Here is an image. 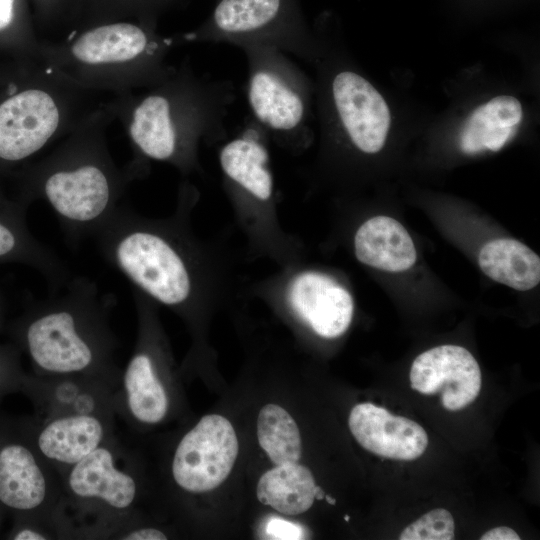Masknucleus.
<instances>
[{"label":"nucleus","instance_id":"obj_12","mask_svg":"<svg viewBox=\"0 0 540 540\" xmlns=\"http://www.w3.org/2000/svg\"><path fill=\"white\" fill-rule=\"evenodd\" d=\"M238 455V439L228 419L203 416L177 443L171 476L184 492L199 494L218 487L230 474Z\"/></svg>","mask_w":540,"mask_h":540},{"label":"nucleus","instance_id":"obj_22","mask_svg":"<svg viewBox=\"0 0 540 540\" xmlns=\"http://www.w3.org/2000/svg\"><path fill=\"white\" fill-rule=\"evenodd\" d=\"M481 270L492 280L519 291L540 282V258L525 244L514 239H495L480 250Z\"/></svg>","mask_w":540,"mask_h":540},{"label":"nucleus","instance_id":"obj_23","mask_svg":"<svg viewBox=\"0 0 540 540\" xmlns=\"http://www.w3.org/2000/svg\"><path fill=\"white\" fill-rule=\"evenodd\" d=\"M317 488L312 472L296 462L276 465L265 472L256 494L262 504L286 515H297L312 506Z\"/></svg>","mask_w":540,"mask_h":540},{"label":"nucleus","instance_id":"obj_10","mask_svg":"<svg viewBox=\"0 0 540 540\" xmlns=\"http://www.w3.org/2000/svg\"><path fill=\"white\" fill-rule=\"evenodd\" d=\"M60 494L59 475L41 457L19 417L0 412V507L5 514L38 521L56 535Z\"/></svg>","mask_w":540,"mask_h":540},{"label":"nucleus","instance_id":"obj_30","mask_svg":"<svg viewBox=\"0 0 540 540\" xmlns=\"http://www.w3.org/2000/svg\"><path fill=\"white\" fill-rule=\"evenodd\" d=\"M265 530L271 539L299 540L306 538L305 529L301 525L277 517L269 519Z\"/></svg>","mask_w":540,"mask_h":540},{"label":"nucleus","instance_id":"obj_31","mask_svg":"<svg viewBox=\"0 0 540 540\" xmlns=\"http://www.w3.org/2000/svg\"><path fill=\"white\" fill-rule=\"evenodd\" d=\"M168 536L161 529L133 523L117 532L113 539L119 540H165Z\"/></svg>","mask_w":540,"mask_h":540},{"label":"nucleus","instance_id":"obj_8","mask_svg":"<svg viewBox=\"0 0 540 540\" xmlns=\"http://www.w3.org/2000/svg\"><path fill=\"white\" fill-rule=\"evenodd\" d=\"M174 36L178 46L206 42L240 48L262 44L305 59L314 54L299 0H216L199 26Z\"/></svg>","mask_w":540,"mask_h":540},{"label":"nucleus","instance_id":"obj_9","mask_svg":"<svg viewBox=\"0 0 540 540\" xmlns=\"http://www.w3.org/2000/svg\"><path fill=\"white\" fill-rule=\"evenodd\" d=\"M247 63V100L253 120L276 140L296 146L308 131L309 85L278 48L241 46Z\"/></svg>","mask_w":540,"mask_h":540},{"label":"nucleus","instance_id":"obj_3","mask_svg":"<svg viewBox=\"0 0 540 540\" xmlns=\"http://www.w3.org/2000/svg\"><path fill=\"white\" fill-rule=\"evenodd\" d=\"M115 304L113 294L101 293L85 276L70 278L60 293L35 304L14 331L33 373L96 377L119 387L120 343L111 326Z\"/></svg>","mask_w":540,"mask_h":540},{"label":"nucleus","instance_id":"obj_34","mask_svg":"<svg viewBox=\"0 0 540 540\" xmlns=\"http://www.w3.org/2000/svg\"><path fill=\"white\" fill-rule=\"evenodd\" d=\"M324 498L331 505H334L336 503V500L334 498H332L330 495H325Z\"/></svg>","mask_w":540,"mask_h":540},{"label":"nucleus","instance_id":"obj_11","mask_svg":"<svg viewBox=\"0 0 540 540\" xmlns=\"http://www.w3.org/2000/svg\"><path fill=\"white\" fill-rule=\"evenodd\" d=\"M133 297L139 318L138 340L115 392V413L131 426H150L166 418L170 397L159 372L149 303L136 288Z\"/></svg>","mask_w":540,"mask_h":540},{"label":"nucleus","instance_id":"obj_5","mask_svg":"<svg viewBox=\"0 0 540 540\" xmlns=\"http://www.w3.org/2000/svg\"><path fill=\"white\" fill-rule=\"evenodd\" d=\"M175 36L157 27L118 19L75 30L59 40L40 39L38 60L83 88L108 95L147 89L176 70L167 56Z\"/></svg>","mask_w":540,"mask_h":540},{"label":"nucleus","instance_id":"obj_4","mask_svg":"<svg viewBox=\"0 0 540 540\" xmlns=\"http://www.w3.org/2000/svg\"><path fill=\"white\" fill-rule=\"evenodd\" d=\"M113 96L83 88L39 60L0 56V168L62 140Z\"/></svg>","mask_w":540,"mask_h":540},{"label":"nucleus","instance_id":"obj_7","mask_svg":"<svg viewBox=\"0 0 540 540\" xmlns=\"http://www.w3.org/2000/svg\"><path fill=\"white\" fill-rule=\"evenodd\" d=\"M92 236L104 260L141 293L172 308L190 303L191 260L170 227L145 220L120 203Z\"/></svg>","mask_w":540,"mask_h":540},{"label":"nucleus","instance_id":"obj_29","mask_svg":"<svg viewBox=\"0 0 540 540\" xmlns=\"http://www.w3.org/2000/svg\"><path fill=\"white\" fill-rule=\"evenodd\" d=\"M10 540H51L55 533L46 525L31 519H12V526L5 534Z\"/></svg>","mask_w":540,"mask_h":540},{"label":"nucleus","instance_id":"obj_26","mask_svg":"<svg viewBox=\"0 0 540 540\" xmlns=\"http://www.w3.org/2000/svg\"><path fill=\"white\" fill-rule=\"evenodd\" d=\"M174 0H89L80 28L100 22L136 17V21L157 27L158 14Z\"/></svg>","mask_w":540,"mask_h":540},{"label":"nucleus","instance_id":"obj_16","mask_svg":"<svg viewBox=\"0 0 540 540\" xmlns=\"http://www.w3.org/2000/svg\"><path fill=\"white\" fill-rule=\"evenodd\" d=\"M118 387L89 376H39L24 374L20 393L32 403L39 418L56 415L97 414L116 416Z\"/></svg>","mask_w":540,"mask_h":540},{"label":"nucleus","instance_id":"obj_35","mask_svg":"<svg viewBox=\"0 0 540 540\" xmlns=\"http://www.w3.org/2000/svg\"><path fill=\"white\" fill-rule=\"evenodd\" d=\"M6 514L5 512L3 511V509L0 507V528L2 526V523H3V520L5 518Z\"/></svg>","mask_w":540,"mask_h":540},{"label":"nucleus","instance_id":"obj_28","mask_svg":"<svg viewBox=\"0 0 540 540\" xmlns=\"http://www.w3.org/2000/svg\"><path fill=\"white\" fill-rule=\"evenodd\" d=\"M24 374L18 352L0 346V402L9 394L20 393Z\"/></svg>","mask_w":540,"mask_h":540},{"label":"nucleus","instance_id":"obj_15","mask_svg":"<svg viewBox=\"0 0 540 540\" xmlns=\"http://www.w3.org/2000/svg\"><path fill=\"white\" fill-rule=\"evenodd\" d=\"M411 387L419 393H442V405L450 411L471 404L481 389L480 367L464 347L441 345L415 358L410 370Z\"/></svg>","mask_w":540,"mask_h":540},{"label":"nucleus","instance_id":"obj_18","mask_svg":"<svg viewBox=\"0 0 540 540\" xmlns=\"http://www.w3.org/2000/svg\"><path fill=\"white\" fill-rule=\"evenodd\" d=\"M348 424L357 442L381 457L414 460L425 452L428 445L427 433L418 423L393 415L372 403L355 405Z\"/></svg>","mask_w":540,"mask_h":540},{"label":"nucleus","instance_id":"obj_17","mask_svg":"<svg viewBox=\"0 0 540 540\" xmlns=\"http://www.w3.org/2000/svg\"><path fill=\"white\" fill-rule=\"evenodd\" d=\"M288 301L295 314L324 338L346 332L353 317L350 293L337 281L319 272H303L288 287Z\"/></svg>","mask_w":540,"mask_h":540},{"label":"nucleus","instance_id":"obj_19","mask_svg":"<svg viewBox=\"0 0 540 540\" xmlns=\"http://www.w3.org/2000/svg\"><path fill=\"white\" fill-rule=\"evenodd\" d=\"M235 138L219 151V163L229 183L258 201H268L273 194L267 132L253 119Z\"/></svg>","mask_w":540,"mask_h":540},{"label":"nucleus","instance_id":"obj_24","mask_svg":"<svg viewBox=\"0 0 540 540\" xmlns=\"http://www.w3.org/2000/svg\"><path fill=\"white\" fill-rule=\"evenodd\" d=\"M257 436L261 448L276 464L296 463L302 453L298 426L281 406L267 404L259 412Z\"/></svg>","mask_w":540,"mask_h":540},{"label":"nucleus","instance_id":"obj_1","mask_svg":"<svg viewBox=\"0 0 540 540\" xmlns=\"http://www.w3.org/2000/svg\"><path fill=\"white\" fill-rule=\"evenodd\" d=\"M109 101L21 173L24 199L50 206L72 244L92 236L144 172L145 163L135 159L123 167L114 161L107 140L115 121Z\"/></svg>","mask_w":540,"mask_h":540},{"label":"nucleus","instance_id":"obj_6","mask_svg":"<svg viewBox=\"0 0 540 540\" xmlns=\"http://www.w3.org/2000/svg\"><path fill=\"white\" fill-rule=\"evenodd\" d=\"M117 435L59 475L58 539H113L136 523L140 483Z\"/></svg>","mask_w":540,"mask_h":540},{"label":"nucleus","instance_id":"obj_2","mask_svg":"<svg viewBox=\"0 0 540 540\" xmlns=\"http://www.w3.org/2000/svg\"><path fill=\"white\" fill-rule=\"evenodd\" d=\"M235 97L231 81L198 75L186 57L165 81L114 95L109 105L126 130L133 159L168 162L187 172L201 140L225 135Z\"/></svg>","mask_w":540,"mask_h":540},{"label":"nucleus","instance_id":"obj_14","mask_svg":"<svg viewBox=\"0 0 540 540\" xmlns=\"http://www.w3.org/2000/svg\"><path fill=\"white\" fill-rule=\"evenodd\" d=\"M19 420L41 457L58 475L116 435L114 416L32 415Z\"/></svg>","mask_w":540,"mask_h":540},{"label":"nucleus","instance_id":"obj_27","mask_svg":"<svg viewBox=\"0 0 540 540\" xmlns=\"http://www.w3.org/2000/svg\"><path fill=\"white\" fill-rule=\"evenodd\" d=\"M455 523L448 510L438 508L427 512L408 525L399 536L400 540H452Z\"/></svg>","mask_w":540,"mask_h":540},{"label":"nucleus","instance_id":"obj_13","mask_svg":"<svg viewBox=\"0 0 540 540\" xmlns=\"http://www.w3.org/2000/svg\"><path fill=\"white\" fill-rule=\"evenodd\" d=\"M327 100L336 125L354 147L366 154L383 148L391 114L382 95L367 79L350 69L335 71L327 83Z\"/></svg>","mask_w":540,"mask_h":540},{"label":"nucleus","instance_id":"obj_25","mask_svg":"<svg viewBox=\"0 0 540 540\" xmlns=\"http://www.w3.org/2000/svg\"><path fill=\"white\" fill-rule=\"evenodd\" d=\"M40 38L23 0H0V56L36 59Z\"/></svg>","mask_w":540,"mask_h":540},{"label":"nucleus","instance_id":"obj_36","mask_svg":"<svg viewBox=\"0 0 540 540\" xmlns=\"http://www.w3.org/2000/svg\"><path fill=\"white\" fill-rule=\"evenodd\" d=\"M344 519H345V521H349L350 517H349L348 515H346V516L344 517Z\"/></svg>","mask_w":540,"mask_h":540},{"label":"nucleus","instance_id":"obj_20","mask_svg":"<svg viewBox=\"0 0 540 540\" xmlns=\"http://www.w3.org/2000/svg\"><path fill=\"white\" fill-rule=\"evenodd\" d=\"M354 247L361 263L389 272L405 271L417 258L407 230L387 216H376L364 222L355 234Z\"/></svg>","mask_w":540,"mask_h":540},{"label":"nucleus","instance_id":"obj_33","mask_svg":"<svg viewBox=\"0 0 540 540\" xmlns=\"http://www.w3.org/2000/svg\"><path fill=\"white\" fill-rule=\"evenodd\" d=\"M324 496H325V494H324L323 490L321 489V487L318 486L317 491L315 493V498L320 500V499H323Z\"/></svg>","mask_w":540,"mask_h":540},{"label":"nucleus","instance_id":"obj_32","mask_svg":"<svg viewBox=\"0 0 540 540\" xmlns=\"http://www.w3.org/2000/svg\"><path fill=\"white\" fill-rule=\"evenodd\" d=\"M481 540H519L520 536L512 529L506 526L496 527L485 532Z\"/></svg>","mask_w":540,"mask_h":540},{"label":"nucleus","instance_id":"obj_21","mask_svg":"<svg viewBox=\"0 0 540 540\" xmlns=\"http://www.w3.org/2000/svg\"><path fill=\"white\" fill-rule=\"evenodd\" d=\"M522 118V106L515 97L502 95L483 103L469 115L460 131L461 151H499L514 137Z\"/></svg>","mask_w":540,"mask_h":540}]
</instances>
